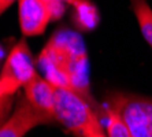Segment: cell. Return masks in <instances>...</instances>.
Masks as SVG:
<instances>
[{
    "instance_id": "1",
    "label": "cell",
    "mask_w": 152,
    "mask_h": 137,
    "mask_svg": "<svg viewBox=\"0 0 152 137\" xmlns=\"http://www.w3.org/2000/svg\"><path fill=\"white\" fill-rule=\"evenodd\" d=\"M37 64L55 86L73 89L99 105L91 95L88 52L78 33L69 29L55 32L41 49Z\"/></svg>"
},
{
    "instance_id": "2",
    "label": "cell",
    "mask_w": 152,
    "mask_h": 137,
    "mask_svg": "<svg viewBox=\"0 0 152 137\" xmlns=\"http://www.w3.org/2000/svg\"><path fill=\"white\" fill-rule=\"evenodd\" d=\"M100 114L106 115V108L89 102L78 92L56 86L55 91V121L78 137H85L91 132L104 133Z\"/></svg>"
},
{
    "instance_id": "3",
    "label": "cell",
    "mask_w": 152,
    "mask_h": 137,
    "mask_svg": "<svg viewBox=\"0 0 152 137\" xmlns=\"http://www.w3.org/2000/svg\"><path fill=\"white\" fill-rule=\"evenodd\" d=\"M106 105L124 118L133 137H152V97L115 91L108 93Z\"/></svg>"
},
{
    "instance_id": "4",
    "label": "cell",
    "mask_w": 152,
    "mask_h": 137,
    "mask_svg": "<svg viewBox=\"0 0 152 137\" xmlns=\"http://www.w3.org/2000/svg\"><path fill=\"white\" fill-rule=\"evenodd\" d=\"M36 63L32 51L25 40H19L10 49L4 60L0 74V96L3 99L14 97L21 88L25 86L28 81L34 77Z\"/></svg>"
},
{
    "instance_id": "5",
    "label": "cell",
    "mask_w": 152,
    "mask_h": 137,
    "mask_svg": "<svg viewBox=\"0 0 152 137\" xmlns=\"http://www.w3.org/2000/svg\"><path fill=\"white\" fill-rule=\"evenodd\" d=\"M64 0H19L18 18L22 34H42L51 21H58L64 14Z\"/></svg>"
},
{
    "instance_id": "6",
    "label": "cell",
    "mask_w": 152,
    "mask_h": 137,
    "mask_svg": "<svg viewBox=\"0 0 152 137\" xmlns=\"http://www.w3.org/2000/svg\"><path fill=\"white\" fill-rule=\"evenodd\" d=\"M55 118L36 108L25 96H22L15 107L14 113L3 122L0 129V137H23L28 132L39 125H47Z\"/></svg>"
},
{
    "instance_id": "7",
    "label": "cell",
    "mask_w": 152,
    "mask_h": 137,
    "mask_svg": "<svg viewBox=\"0 0 152 137\" xmlns=\"http://www.w3.org/2000/svg\"><path fill=\"white\" fill-rule=\"evenodd\" d=\"M55 91L56 86L52 82L36 74L23 86V96L36 108L55 118Z\"/></svg>"
},
{
    "instance_id": "8",
    "label": "cell",
    "mask_w": 152,
    "mask_h": 137,
    "mask_svg": "<svg viewBox=\"0 0 152 137\" xmlns=\"http://www.w3.org/2000/svg\"><path fill=\"white\" fill-rule=\"evenodd\" d=\"M71 7H73V23L78 30L91 32L97 26L99 12L89 0H80Z\"/></svg>"
},
{
    "instance_id": "9",
    "label": "cell",
    "mask_w": 152,
    "mask_h": 137,
    "mask_svg": "<svg viewBox=\"0 0 152 137\" xmlns=\"http://www.w3.org/2000/svg\"><path fill=\"white\" fill-rule=\"evenodd\" d=\"M138 28L147 44L152 48V8L147 0H130Z\"/></svg>"
},
{
    "instance_id": "10",
    "label": "cell",
    "mask_w": 152,
    "mask_h": 137,
    "mask_svg": "<svg viewBox=\"0 0 152 137\" xmlns=\"http://www.w3.org/2000/svg\"><path fill=\"white\" fill-rule=\"evenodd\" d=\"M107 118V137H133L125 119L111 107L104 105Z\"/></svg>"
},
{
    "instance_id": "11",
    "label": "cell",
    "mask_w": 152,
    "mask_h": 137,
    "mask_svg": "<svg viewBox=\"0 0 152 137\" xmlns=\"http://www.w3.org/2000/svg\"><path fill=\"white\" fill-rule=\"evenodd\" d=\"M15 1H19V0H0V12H1V14L6 12V10H7L10 6H12Z\"/></svg>"
},
{
    "instance_id": "12",
    "label": "cell",
    "mask_w": 152,
    "mask_h": 137,
    "mask_svg": "<svg viewBox=\"0 0 152 137\" xmlns=\"http://www.w3.org/2000/svg\"><path fill=\"white\" fill-rule=\"evenodd\" d=\"M85 137H107V134L100 133V132H91V133L85 134Z\"/></svg>"
}]
</instances>
